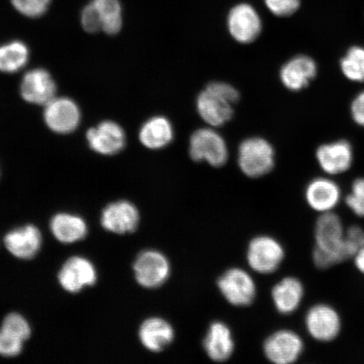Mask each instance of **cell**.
Segmentation results:
<instances>
[{"instance_id": "6da1fadb", "label": "cell", "mask_w": 364, "mask_h": 364, "mask_svg": "<svg viewBox=\"0 0 364 364\" xmlns=\"http://www.w3.org/2000/svg\"><path fill=\"white\" fill-rule=\"evenodd\" d=\"M345 232L344 223L336 211L318 215L312 252V261L318 269H330L351 259L345 244Z\"/></svg>"}, {"instance_id": "7a4b0ae2", "label": "cell", "mask_w": 364, "mask_h": 364, "mask_svg": "<svg viewBox=\"0 0 364 364\" xmlns=\"http://www.w3.org/2000/svg\"><path fill=\"white\" fill-rule=\"evenodd\" d=\"M240 93L224 82H213L197 98V110L202 119L211 127H221L234 116V106Z\"/></svg>"}, {"instance_id": "3957f363", "label": "cell", "mask_w": 364, "mask_h": 364, "mask_svg": "<svg viewBox=\"0 0 364 364\" xmlns=\"http://www.w3.org/2000/svg\"><path fill=\"white\" fill-rule=\"evenodd\" d=\"M304 328L317 343H330L339 338L343 331V318L332 304L317 303L306 311Z\"/></svg>"}, {"instance_id": "277c9868", "label": "cell", "mask_w": 364, "mask_h": 364, "mask_svg": "<svg viewBox=\"0 0 364 364\" xmlns=\"http://www.w3.org/2000/svg\"><path fill=\"white\" fill-rule=\"evenodd\" d=\"M275 153L272 144L262 138H250L240 144L238 165L250 178L266 176L274 167Z\"/></svg>"}, {"instance_id": "5b68a950", "label": "cell", "mask_w": 364, "mask_h": 364, "mask_svg": "<svg viewBox=\"0 0 364 364\" xmlns=\"http://www.w3.org/2000/svg\"><path fill=\"white\" fill-rule=\"evenodd\" d=\"M134 272L136 283L144 289H154L169 279L171 266L165 254L157 250H146L136 257Z\"/></svg>"}, {"instance_id": "8992f818", "label": "cell", "mask_w": 364, "mask_h": 364, "mask_svg": "<svg viewBox=\"0 0 364 364\" xmlns=\"http://www.w3.org/2000/svg\"><path fill=\"white\" fill-rule=\"evenodd\" d=\"M285 258V250L279 240L269 235H259L248 245L247 260L252 269L260 274L276 272Z\"/></svg>"}, {"instance_id": "52a82bcc", "label": "cell", "mask_w": 364, "mask_h": 364, "mask_svg": "<svg viewBox=\"0 0 364 364\" xmlns=\"http://www.w3.org/2000/svg\"><path fill=\"white\" fill-rule=\"evenodd\" d=\"M190 157L196 162H207L213 167L225 166L229 151L225 140L215 129H200L191 136Z\"/></svg>"}, {"instance_id": "ba28073f", "label": "cell", "mask_w": 364, "mask_h": 364, "mask_svg": "<svg viewBox=\"0 0 364 364\" xmlns=\"http://www.w3.org/2000/svg\"><path fill=\"white\" fill-rule=\"evenodd\" d=\"M217 285L226 301L235 307L249 306L256 299V283L242 268H230L220 277Z\"/></svg>"}, {"instance_id": "9c48e42d", "label": "cell", "mask_w": 364, "mask_h": 364, "mask_svg": "<svg viewBox=\"0 0 364 364\" xmlns=\"http://www.w3.org/2000/svg\"><path fill=\"white\" fill-rule=\"evenodd\" d=\"M304 351V341L297 332L282 329L273 332L264 341L263 352L271 363L292 364L301 358Z\"/></svg>"}, {"instance_id": "30bf717a", "label": "cell", "mask_w": 364, "mask_h": 364, "mask_svg": "<svg viewBox=\"0 0 364 364\" xmlns=\"http://www.w3.org/2000/svg\"><path fill=\"white\" fill-rule=\"evenodd\" d=\"M228 28L236 42L249 44L260 36L262 23L256 10L250 4H240L235 6L228 16Z\"/></svg>"}, {"instance_id": "8fae6325", "label": "cell", "mask_w": 364, "mask_h": 364, "mask_svg": "<svg viewBox=\"0 0 364 364\" xmlns=\"http://www.w3.org/2000/svg\"><path fill=\"white\" fill-rule=\"evenodd\" d=\"M306 202L314 212H335L343 200V193L336 182L328 177H318L309 182L304 191Z\"/></svg>"}, {"instance_id": "7c38bea8", "label": "cell", "mask_w": 364, "mask_h": 364, "mask_svg": "<svg viewBox=\"0 0 364 364\" xmlns=\"http://www.w3.org/2000/svg\"><path fill=\"white\" fill-rule=\"evenodd\" d=\"M58 279L62 288L68 293L80 292L85 287L97 283V273L93 263L82 257H72L63 264Z\"/></svg>"}, {"instance_id": "4fadbf2b", "label": "cell", "mask_w": 364, "mask_h": 364, "mask_svg": "<svg viewBox=\"0 0 364 364\" xmlns=\"http://www.w3.org/2000/svg\"><path fill=\"white\" fill-rule=\"evenodd\" d=\"M140 213L138 208L129 201H118L103 209L101 223L105 230L117 235L134 233L138 229Z\"/></svg>"}, {"instance_id": "5bb4252c", "label": "cell", "mask_w": 364, "mask_h": 364, "mask_svg": "<svg viewBox=\"0 0 364 364\" xmlns=\"http://www.w3.org/2000/svg\"><path fill=\"white\" fill-rule=\"evenodd\" d=\"M44 120L55 133H71L80 124V109L70 99L53 98L46 105Z\"/></svg>"}, {"instance_id": "9a60e30c", "label": "cell", "mask_w": 364, "mask_h": 364, "mask_svg": "<svg viewBox=\"0 0 364 364\" xmlns=\"http://www.w3.org/2000/svg\"><path fill=\"white\" fill-rule=\"evenodd\" d=\"M316 159L321 169L328 176L343 174L351 168L353 161L352 145L339 140L318 147Z\"/></svg>"}, {"instance_id": "2e32d148", "label": "cell", "mask_w": 364, "mask_h": 364, "mask_svg": "<svg viewBox=\"0 0 364 364\" xmlns=\"http://www.w3.org/2000/svg\"><path fill=\"white\" fill-rule=\"evenodd\" d=\"M4 243L14 257L30 260L40 252L43 236L38 227L28 225L9 232L4 236Z\"/></svg>"}, {"instance_id": "e0dca14e", "label": "cell", "mask_w": 364, "mask_h": 364, "mask_svg": "<svg viewBox=\"0 0 364 364\" xmlns=\"http://www.w3.org/2000/svg\"><path fill=\"white\" fill-rule=\"evenodd\" d=\"M89 146L95 152L112 156L120 152L126 144V135L124 129L111 121H106L87 132Z\"/></svg>"}, {"instance_id": "ac0fdd59", "label": "cell", "mask_w": 364, "mask_h": 364, "mask_svg": "<svg viewBox=\"0 0 364 364\" xmlns=\"http://www.w3.org/2000/svg\"><path fill=\"white\" fill-rule=\"evenodd\" d=\"M21 93L27 102L47 105L55 95V82L48 71L43 68H36L27 73L23 78Z\"/></svg>"}, {"instance_id": "d6986e66", "label": "cell", "mask_w": 364, "mask_h": 364, "mask_svg": "<svg viewBox=\"0 0 364 364\" xmlns=\"http://www.w3.org/2000/svg\"><path fill=\"white\" fill-rule=\"evenodd\" d=\"M316 75L315 60L306 55H299L284 63L281 68L279 76L285 87L296 92L306 88Z\"/></svg>"}, {"instance_id": "ffe728a7", "label": "cell", "mask_w": 364, "mask_h": 364, "mask_svg": "<svg viewBox=\"0 0 364 364\" xmlns=\"http://www.w3.org/2000/svg\"><path fill=\"white\" fill-rule=\"evenodd\" d=\"M306 295L304 284L298 277H286L277 282L272 289V303L284 316L292 315L297 311Z\"/></svg>"}, {"instance_id": "44dd1931", "label": "cell", "mask_w": 364, "mask_h": 364, "mask_svg": "<svg viewBox=\"0 0 364 364\" xmlns=\"http://www.w3.org/2000/svg\"><path fill=\"white\" fill-rule=\"evenodd\" d=\"M141 344L150 352L164 351L175 339V330L171 323L161 317H150L141 324L139 330Z\"/></svg>"}, {"instance_id": "7402d4cb", "label": "cell", "mask_w": 364, "mask_h": 364, "mask_svg": "<svg viewBox=\"0 0 364 364\" xmlns=\"http://www.w3.org/2000/svg\"><path fill=\"white\" fill-rule=\"evenodd\" d=\"M205 353L211 360L221 363L230 359L235 352L233 334L225 323L213 322L203 339Z\"/></svg>"}, {"instance_id": "603a6c76", "label": "cell", "mask_w": 364, "mask_h": 364, "mask_svg": "<svg viewBox=\"0 0 364 364\" xmlns=\"http://www.w3.org/2000/svg\"><path fill=\"white\" fill-rule=\"evenodd\" d=\"M174 139V129L169 119L156 116L145 122L139 131L141 144L149 149L166 148Z\"/></svg>"}, {"instance_id": "cb8c5ba5", "label": "cell", "mask_w": 364, "mask_h": 364, "mask_svg": "<svg viewBox=\"0 0 364 364\" xmlns=\"http://www.w3.org/2000/svg\"><path fill=\"white\" fill-rule=\"evenodd\" d=\"M50 229L54 237L63 244L75 243L85 239L88 233V227L83 218L66 213L53 216Z\"/></svg>"}, {"instance_id": "d4e9b609", "label": "cell", "mask_w": 364, "mask_h": 364, "mask_svg": "<svg viewBox=\"0 0 364 364\" xmlns=\"http://www.w3.org/2000/svg\"><path fill=\"white\" fill-rule=\"evenodd\" d=\"M29 50L25 43L15 41L0 46V71L15 73L26 65Z\"/></svg>"}, {"instance_id": "484cf974", "label": "cell", "mask_w": 364, "mask_h": 364, "mask_svg": "<svg viewBox=\"0 0 364 364\" xmlns=\"http://www.w3.org/2000/svg\"><path fill=\"white\" fill-rule=\"evenodd\" d=\"M102 23V30L107 34L119 33L122 25V7L118 0H93Z\"/></svg>"}, {"instance_id": "4316f807", "label": "cell", "mask_w": 364, "mask_h": 364, "mask_svg": "<svg viewBox=\"0 0 364 364\" xmlns=\"http://www.w3.org/2000/svg\"><path fill=\"white\" fill-rule=\"evenodd\" d=\"M341 70L349 80L364 82V48L354 46L350 48L340 62Z\"/></svg>"}, {"instance_id": "83f0119b", "label": "cell", "mask_w": 364, "mask_h": 364, "mask_svg": "<svg viewBox=\"0 0 364 364\" xmlns=\"http://www.w3.org/2000/svg\"><path fill=\"white\" fill-rule=\"evenodd\" d=\"M1 330L23 341L29 339L31 334L29 322L18 313L9 314L4 318Z\"/></svg>"}, {"instance_id": "f1b7e54d", "label": "cell", "mask_w": 364, "mask_h": 364, "mask_svg": "<svg viewBox=\"0 0 364 364\" xmlns=\"http://www.w3.org/2000/svg\"><path fill=\"white\" fill-rule=\"evenodd\" d=\"M345 204L353 215L364 218V177L353 182L351 191L346 196Z\"/></svg>"}, {"instance_id": "f546056e", "label": "cell", "mask_w": 364, "mask_h": 364, "mask_svg": "<svg viewBox=\"0 0 364 364\" xmlns=\"http://www.w3.org/2000/svg\"><path fill=\"white\" fill-rule=\"evenodd\" d=\"M14 7L22 15L38 17L47 11L51 0H11Z\"/></svg>"}, {"instance_id": "4dcf8cb0", "label": "cell", "mask_w": 364, "mask_h": 364, "mask_svg": "<svg viewBox=\"0 0 364 364\" xmlns=\"http://www.w3.org/2000/svg\"><path fill=\"white\" fill-rule=\"evenodd\" d=\"M24 341L0 329V355L4 358H14L20 355Z\"/></svg>"}, {"instance_id": "1f68e13d", "label": "cell", "mask_w": 364, "mask_h": 364, "mask_svg": "<svg viewBox=\"0 0 364 364\" xmlns=\"http://www.w3.org/2000/svg\"><path fill=\"white\" fill-rule=\"evenodd\" d=\"M345 244L352 260L354 255L364 244V230L363 228L356 225L346 228Z\"/></svg>"}, {"instance_id": "d6a6232c", "label": "cell", "mask_w": 364, "mask_h": 364, "mask_svg": "<svg viewBox=\"0 0 364 364\" xmlns=\"http://www.w3.org/2000/svg\"><path fill=\"white\" fill-rule=\"evenodd\" d=\"M265 4L273 15L288 17L299 10L300 0H265Z\"/></svg>"}, {"instance_id": "836d02e7", "label": "cell", "mask_w": 364, "mask_h": 364, "mask_svg": "<svg viewBox=\"0 0 364 364\" xmlns=\"http://www.w3.org/2000/svg\"><path fill=\"white\" fill-rule=\"evenodd\" d=\"M81 23L84 29L88 33H97L102 30V23L98 12L92 2L84 9L81 16Z\"/></svg>"}, {"instance_id": "e575fe53", "label": "cell", "mask_w": 364, "mask_h": 364, "mask_svg": "<svg viewBox=\"0 0 364 364\" xmlns=\"http://www.w3.org/2000/svg\"><path fill=\"white\" fill-rule=\"evenodd\" d=\"M351 115L358 125L364 127V91L354 98L351 105Z\"/></svg>"}, {"instance_id": "d590c367", "label": "cell", "mask_w": 364, "mask_h": 364, "mask_svg": "<svg viewBox=\"0 0 364 364\" xmlns=\"http://www.w3.org/2000/svg\"><path fill=\"white\" fill-rule=\"evenodd\" d=\"M353 266L359 273L364 275V244L362 247L358 250L352 258Z\"/></svg>"}]
</instances>
